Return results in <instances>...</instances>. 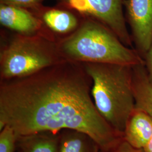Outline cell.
<instances>
[{"label":"cell","mask_w":152,"mask_h":152,"mask_svg":"<svg viewBox=\"0 0 152 152\" xmlns=\"http://www.w3.org/2000/svg\"><path fill=\"white\" fill-rule=\"evenodd\" d=\"M91 87L82 64L66 60L30 76L1 81L0 130L5 125L17 135L75 130L106 150L122 136L99 112Z\"/></svg>","instance_id":"obj_1"},{"label":"cell","mask_w":152,"mask_h":152,"mask_svg":"<svg viewBox=\"0 0 152 152\" xmlns=\"http://www.w3.org/2000/svg\"><path fill=\"white\" fill-rule=\"evenodd\" d=\"M143 149L145 152H152V136Z\"/></svg>","instance_id":"obj_17"},{"label":"cell","mask_w":152,"mask_h":152,"mask_svg":"<svg viewBox=\"0 0 152 152\" xmlns=\"http://www.w3.org/2000/svg\"><path fill=\"white\" fill-rule=\"evenodd\" d=\"M132 74L135 108L152 118V85L148 80L144 64L132 66Z\"/></svg>","instance_id":"obj_10"},{"label":"cell","mask_w":152,"mask_h":152,"mask_svg":"<svg viewBox=\"0 0 152 152\" xmlns=\"http://www.w3.org/2000/svg\"><path fill=\"white\" fill-rule=\"evenodd\" d=\"M17 135L9 125L0 130V152H16Z\"/></svg>","instance_id":"obj_13"},{"label":"cell","mask_w":152,"mask_h":152,"mask_svg":"<svg viewBox=\"0 0 152 152\" xmlns=\"http://www.w3.org/2000/svg\"><path fill=\"white\" fill-rule=\"evenodd\" d=\"M42 18L45 25L57 33H68L78 28V22L76 16L69 11L51 9L45 11Z\"/></svg>","instance_id":"obj_12"},{"label":"cell","mask_w":152,"mask_h":152,"mask_svg":"<svg viewBox=\"0 0 152 152\" xmlns=\"http://www.w3.org/2000/svg\"><path fill=\"white\" fill-rule=\"evenodd\" d=\"M71 9L101 22L109 28L126 46L132 48L122 5L124 0H60Z\"/></svg>","instance_id":"obj_5"},{"label":"cell","mask_w":152,"mask_h":152,"mask_svg":"<svg viewBox=\"0 0 152 152\" xmlns=\"http://www.w3.org/2000/svg\"><path fill=\"white\" fill-rule=\"evenodd\" d=\"M57 45L61 56L72 61L131 66L145 63L135 49L126 46L109 28L91 18Z\"/></svg>","instance_id":"obj_2"},{"label":"cell","mask_w":152,"mask_h":152,"mask_svg":"<svg viewBox=\"0 0 152 152\" xmlns=\"http://www.w3.org/2000/svg\"><path fill=\"white\" fill-rule=\"evenodd\" d=\"M42 1V0H1V4L25 9L26 7H32L38 5Z\"/></svg>","instance_id":"obj_15"},{"label":"cell","mask_w":152,"mask_h":152,"mask_svg":"<svg viewBox=\"0 0 152 152\" xmlns=\"http://www.w3.org/2000/svg\"><path fill=\"white\" fill-rule=\"evenodd\" d=\"M65 59L56 42L40 34H19L1 52V81L32 75Z\"/></svg>","instance_id":"obj_4"},{"label":"cell","mask_w":152,"mask_h":152,"mask_svg":"<svg viewBox=\"0 0 152 152\" xmlns=\"http://www.w3.org/2000/svg\"><path fill=\"white\" fill-rule=\"evenodd\" d=\"M144 60V65L147 71L148 80L152 85V44L150 49L143 56Z\"/></svg>","instance_id":"obj_16"},{"label":"cell","mask_w":152,"mask_h":152,"mask_svg":"<svg viewBox=\"0 0 152 152\" xmlns=\"http://www.w3.org/2000/svg\"><path fill=\"white\" fill-rule=\"evenodd\" d=\"M100 152H145L144 149L132 146L122 137L113 145L106 150H100Z\"/></svg>","instance_id":"obj_14"},{"label":"cell","mask_w":152,"mask_h":152,"mask_svg":"<svg viewBox=\"0 0 152 152\" xmlns=\"http://www.w3.org/2000/svg\"><path fill=\"white\" fill-rule=\"evenodd\" d=\"M60 131L17 135V150L20 152H60Z\"/></svg>","instance_id":"obj_9"},{"label":"cell","mask_w":152,"mask_h":152,"mask_svg":"<svg viewBox=\"0 0 152 152\" xmlns=\"http://www.w3.org/2000/svg\"><path fill=\"white\" fill-rule=\"evenodd\" d=\"M16 152H19V151H18V150H17V151H16Z\"/></svg>","instance_id":"obj_18"},{"label":"cell","mask_w":152,"mask_h":152,"mask_svg":"<svg viewBox=\"0 0 152 152\" xmlns=\"http://www.w3.org/2000/svg\"><path fill=\"white\" fill-rule=\"evenodd\" d=\"M60 137V152H100L97 142L85 132L64 129Z\"/></svg>","instance_id":"obj_11"},{"label":"cell","mask_w":152,"mask_h":152,"mask_svg":"<svg viewBox=\"0 0 152 152\" xmlns=\"http://www.w3.org/2000/svg\"><path fill=\"white\" fill-rule=\"evenodd\" d=\"M152 136V117L135 109L127 121L122 137L132 146L143 149Z\"/></svg>","instance_id":"obj_8"},{"label":"cell","mask_w":152,"mask_h":152,"mask_svg":"<svg viewBox=\"0 0 152 152\" xmlns=\"http://www.w3.org/2000/svg\"><path fill=\"white\" fill-rule=\"evenodd\" d=\"M1 24L22 35L38 34L41 22L24 8L1 4Z\"/></svg>","instance_id":"obj_7"},{"label":"cell","mask_w":152,"mask_h":152,"mask_svg":"<svg viewBox=\"0 0 152 152\" xmlns=\"http://www.w3.org/2000/svg\"><path fill=\"white\" fill-rule=\"evenodd\" d=\"M124 4L132 42L143 58L152 44V0H125Z\"/></svg>","instance_id":"obj_6"},{"label":"cell","mask_w":152,"mask_h":152,"mask_svg":"<svg viewBox=\"0 0 152 152\" xmlns=\"http://www.w3.org/2000/svg\"><path fill=\"white\" fill-rule=\"evenodd\" d=\"M92 80L91 94L100 114L122 136L135 109L132 66L109 63H82Z\"/></svg>","instance_id":"obj_3"}]
</instances>
